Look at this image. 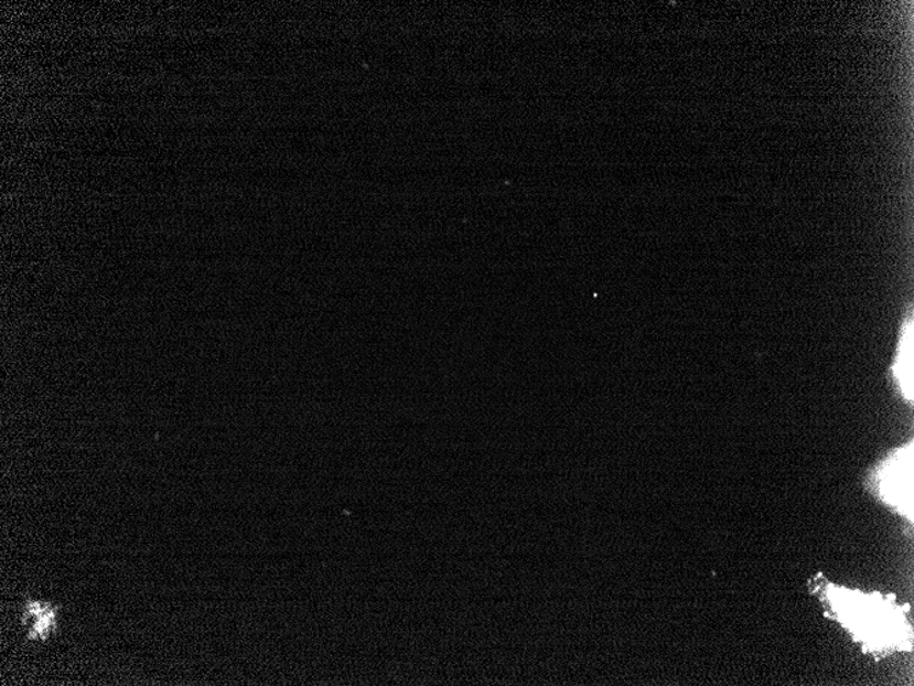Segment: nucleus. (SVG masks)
<instances>
[{"instance_id":"1","label":"nucleus","mask_w":914,"mask_h":686,"mask_svg":"<svg viewBox=\"0 0 914 686\" xmlns=\"http://www.w3.org/2000/svg\"><path fill=\"white\" fill-rule=\"evenodd\" d=\"M822 603L862 649L875 655L911 649L912 631L905 607L880 593L850 591L828 582L815 583Z\"/></svg>"},{"instance_id":"2","label":"nucleus","mask_w":914,"mask_h":686,"mask_svg":"<svg viewBox=\"0 0 914 686\" xmlns=\"http://www.w3.org/2000/svg\"><path fill=\"white\" fill-rule=\"evenodd\" d=\"M873 481L885 503L913 518V444L891 453Z\"/></svg>"},{"instance_id":"3","label":"nucleus","mask_w":914,"mask_h":686,"mask_svg":"<svg viewBox=\"0 0 914 686\" xmlns=\"http://www.w3.org/2000/svg\"><path fill=\"white\" fill-rule=\"evenodd\" d=\"M60 607L51 603L39 602V600H28L24 615H22V625L31 623L28 629V640H49L51 634L56 631V612Z\"/></svg>"},{"instance_id":"4","label":"nucleus","mask_w":914,"mask_h":686,"mask_svg":"<svg viewBox=\"0 0 914 686\" xmlns=\"http://www.w3.org/2000/svg\"><path fill=\"white\" fill-rule=\"evenodd\" d=\"M913 321L910 320L902 332L894 365L896 383L910 401L913 400Z\"/></svg>"}]
</instances>
